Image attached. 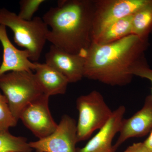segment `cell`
I'll return each instance as SVG.
<instances>
[{"label": "cell", "mask_w": 152, "mask_h": 152, "mask_svg": "<svg viewBox=\"0 0 152 152\" xmlns=\"http://www.w3.org/2000/svg\"><path fill=\"white\" fill-rule=\"evenodd\" d=\"M149 40L131 34L106 44L91 43L85 52L84 77L112 86L131 83L130 69L145 57Z\"/></svg>", "instance_id": "cell-1"}, {"label": "cell", "mask_w": 152, "mask_h": 152, "mask_svg": "<svg viewBox=\"0 0 152 152\" xmlns=\"http://www.w3.org/2000/svg\"><path fill=\"white\" fill-rule=\"evenodd\" d=\"M94 0H62L43 16L51 28L47 41L74 54H84L92 41Z\"/></svg>", "instance_id": "cell-2"}, {"label": "cell", "mask_w": 152, "mask_h": 152, "mask_svg": "<svg viewBox=\"0 0 152 152\" xmlns=\"http://www.w3.org/2000/svg\"><path fill=\"white\" fill-rule=\"evenodd\" d=\"M0 25L12 31L15 44L27 50L30 60L37 62L40 58L49 31L42 18L36 17L31 20H25L14 12L2 8H0Z\"/></svg>", "instance_id": "cell-3"}, {"label": "cell", "mask_w": 152, "mask_h": 152, "mask_svg": "<svg viewBox=\"0 0 152 152\" xmlns=\"http://www.w3.org/2000/svg\"><path fill=\"white\" fill-rule=\"evenodd\" d=\"M0 89L18 122L25 108L44 95L33 71H12L1 75Z\"/></svg>", "instance_id": "cell-4"}, {"label": "cell", "mask_w": 152, "mask_h": 152, "mask_svg": "<svg viewBox=\"0 0 152 152\" xmlns=\"http://www.w3.org/2000/svg\"><path fill=\"white\" fill-rule=\"evenodd\" d=\"M76 107L79 112L77 123L78 142L89 139L95 131L103 127L113 112L102 95L96 90L78 97Z\"/></svg>", "instance_id": "cell-5"}, {"label": "cell", "mask_w": 152, "mask_h": 152, "mask_svg": "<svg viewBox=\"0 0 152 152\" xmlns=\"http://www.w3.org/2000/svg\"><path fill=\"white\" fill-rule=\"evenodd\" d=\"M150 0H94L92 41L106 27L135 13Z\"/></svg>", "instance_id": "cell-6"}, {"label": "cell", "mask_w": 152, "mask_h": 152, "mask_svg": "<svg viewBox=\"0 0 152 152\" xmlns=\"http://www.w3.org/2000/svg\"><path fill=\"white\" fill-rule=\"evenodd\" d=\"M77 122L68 115L62 117L56 130L45 138L29 142L36 152H76Z\"/></svg>", "instance_id": "cell-7"}, {"label": "cell", "mask_w": 152, "mask_h": 152, "mask_svg": "<svg viewBox=\"0 0 152 152\" xmlns=\"http://www.w3.org/2000/svg\"><path fill=\"white\" fill-rule=\"evenodd\" d=\"M49 97L44 94L34 101L25 108L20 117L24 125L39 140L50 136L58 127L49 109Z\"/></svg>", "instance_id": "cell-8"}, {"label": "cell", "mask_w": 152, "mask_h": 152, "mask_svg": "<svg viewBox=\"0 0 152 152\" xmlns=\"http://www.w3.org/2000/svg\"><path fill=\"white\" fill-rule=\"evenodd\" d=\"M45 63L59 72L69 83H76L84 77V54H74L52 45L45 55Z\"/></svg>", "instance_id": "cell-9"}, {"label": "cell", "mask_w": 152, "mask_h": 152, "mask_svg": "<svg viewBox=\"0 0 152 152\" xmlns=\"http://www.w3.org/2000/svg\"><path fill=\"white\" fill-rule=\"evenodd\" d=\"M152 130V98L147 96L143 106L132 116L124 119L118 138L113 145L116 151L118 148L128 140L144 137Z\"/></svg>", "instance_id": "cell-10"}, {"label": "cell", "mask_w": 152, "mask_h": 152, "mask_svg": "<svg viewBox=\"0 0 152 152\" xmlns=\"http://www.w3.org/2000/svg\"><path fill=\"white\" fill-rule=\"evenodd\" d=\"M126 112L121 105L113 111L111 116L103 127L82 148H77L76 152H115L113 140L119 133Z\"/></svg>", "instance_id": "cell-11"}, {"label": "cell", "mask_w": 152, "mask_h": 152, "mask_svg": "<svg viewBox=\"0 0 152 152\" xmlns=\"http://www.w3.org/2000/svg\"><path fill=\"white\" fill-rule=\"evenodd\" d=\"M0 42L3 49L0 75L12 71H35L37 64L30 60L28 52L16 48L9 39L7 27L1 25H0Z\"/></svg>", "instance_id": "cell-12"}, {"label": "cell", "mask_w": 152, "mask_h": 152, "mask_svg": "<svg viewBox=\"0 0 152 152\" xmlns=\"http://www.w3.org/2000/svg\"><path fill=\"white\" fill-rule=\"evenodd\" d=\"M36 63L37 68L34 74L44 94L49 97L64 94L69 84L65 77L45 63Z\"/></svg>", "instance_id": "cell-13"}, {"label": "cell", "mask_w": 152, "mask_h": 152, "mask_svg": "<svg viewBox=\"0 0 152 152\" xmlns=\"http://www.w3.org/2000/svg\"><path fill=\"white\" fill-rule=\"evenodd\" d=\"M132 15L120 19L108 25L101 31L92 43L98 44L110 43L132 34Z\"/></svg>", "instance_id": "cell-14"}, {"label": "cell", "mask_w": 152, "mask_h": 152, "mask_svg": "<svg viewBox=\"0 0 152 152\" xmlns=\"http://www.w3.org/2000/svg\"><path fill=\"white\" fill-rule=\"evenodd\" d=\"M152 32V0L132 15V34L149 40Z\"/></svg>", "instance_id": "cell-15"}, {"label": "cell", "mask_w": 152, "mask_h": 152, "mask_svg": "<svg viewBox=\"0 0 152 152\" xmlns=\"http://www.w3.org/2000/svg\"><path fill=\"white\" fill-rule=\"evenodd\" d=\"M27 139L12 134L8 131L0 132V152H31Z\"/></svg>", "instance_id": "cell-16"}, {"label": "cell", "mask_w": 152, "mask_h": 152, "mask_svg": "<svg viewBox=\"0 0 152 152\" xmlns=\"http://www.w3.org/2000/svg\"><path fill=\"white\" fill-rule=\"evenodd\" d=\"M18 121L11 113L6 97L0 92V132L9 131L16 126Z\"/></svg>", "instance_id": "cell-17"}, {"label": "cell", "mask_w": 152, "mask_h": 152, "mask_svg": "<svg viewBox=\"0 0 152 152\" xmlns=\"http://www.w3.org/2000/svg\"><path fill=\"white\" fill-rule=\"evenodd\" d=\"M45 0H21L19 2L20 11L18 16L25 20H31L34 16Z\"/></svg>", "instance_id": "cell-18"}, {"label": "cell", "mask_w": 152, "mask_h": 152, "mask_svg": "<svg viewBox=\"0 0 152 152\" xmlns=\"http://www.w3.org/2000/svg\"><path fill=\"white\" fill-rule=\"evenodd\" d=\"M132 75L137 76L149 80L152 84L151 97L152 98V69L150 68L147 62L145 57L142 58L132 67L130 69Z\"/></svg>", "instance_id": "cell-19"}, {"label": "cell", "mask_w": 152, "mask_h": 152, "mask_svg": "<svg viewBox=\"0 0 152 152\" xmlns=\"http://www.w3.org/2000/svg\"><path fill=\"white\" fill-rule=\"evenodd\" d=\"M124 152H151L143 142L134 143L128 147Z\"/></svg>", "instance_id": "cell-20"}, {"label": "cell", "mask_w": 152, "mask_h": 152, "mask_svg": "<svg viewBox=\"0 0 152 152\" xmlns=\"http://www.w3.org/2000/svg\"><path fill=\"white\" fill-rule=\"evenodd\" d=\"M145 145L151 152H152V130L149 133L148 137L143 142Z\"/></svg>", "instance_id": "cell-21"}, {"label": "cell", "mask_w": 152, "mask_h": 152, "mask_svg": "<svg viewBox=\"0 0 152 152\" xmlns=\"http://www.w3.org/2000/svg\"><path fill=\"white\" fill-rule=\"evenodd\" d=\"M1 61H0V66L1 65Z\"/></svg>", "instance_id": "cell-22"}, {"label": "cell", "mask_w": 152, "mask_h": 152, "mask_svg": "<svg viewBox=\"0 0 152 152\" xmlns=\"http://www.w3.org/2000/svg\"><path fill=\"white\" fill-rule=\"evenodd\" d=\"M151 34L152 35V33H151Z\"/></svg>", "instance_id": "cell-23"}]
</instances>
